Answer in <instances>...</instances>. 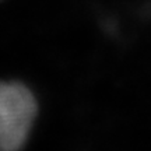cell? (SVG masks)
<instances>
[{
    "mask_svg": "<svg viewBox=\"0 0 151 151\" xmlns=\"http://www.w3.org/2000/svg\"><path fill=\"white\" fill-rule=\"evenodd\" d=\"M37 109V99L24 84L0 83V151H13L24 146Z\"/></svg>",
    "mask_w": 151,
    "mask_h": 151,
    "instance_id": "6da1fadb",
    "label": "cell"
}]
</instances>
